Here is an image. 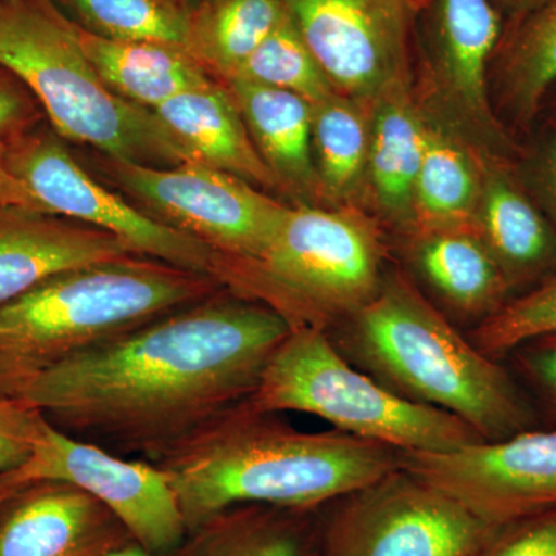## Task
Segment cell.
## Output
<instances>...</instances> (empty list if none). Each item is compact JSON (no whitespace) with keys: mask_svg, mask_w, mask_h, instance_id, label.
Returning a JSON list of instances; mask_svg holds the SVG:
<instances>
[{"mask_svg":"<svg viewBox=\"0 0 556 556\" xmlns=\"http://www.w3.org/2000/svg\"><path fill=\"white\" fill-rule=\"evenodd\" d=\"M42 413L20 399H0V473L22 466L31 455Z\"/></svg>","mask_w":556,"mask_h":556,"instance_id":"cell-33","label":"cell"},{"mask_svg":"<svg viewBox=\"0 0 556 556\" xmlns=\"http://www.w3.org/2000/svg\"><path fill=\"white\" fill-rule=\"evenodd\" d=\"M327 334L348 362L380 386L459 417L484 441L536 427L535 407L519 380L401 270H387L371 302Z\"/></svg>","mask_w":556,"mask_h":556,"instance_id":"cell-3","label":"cell"},{"mask_svg":"<svg viewBox=\"0 0 556 556\" xmlns=\"http://www.w3.org/2000/svg\"><path fill=\"white\" fill-rule=\"evenodd\" d=\"M386 243L354 206H289L265 254L229 258L226 288L281 314L292 328L331 331L378 294Z\"/></svg>","mask_w":556,"mask_h":556,"instance_id":"cell-6","label":"cell"},{"mask_svg":"<svg viewBox=\"0 0 556 556\" xmlns=\"http://www.w3.org/2000/svg\"><path fill=\"white\" fill-rule=\"evenodd\" d=\"M336 93L371 108L412 80L417 13L408 0H283Z\"/></svg>","mask_w":556,"mask_h":556,"instance_id":"cell-13","label":"cell"},{"mask_svg":"<svg viewBox=\"0 0 556 556\" xmlns=\"http://www.w3.org/2000/svg\"><path fill=\"white\" fill-rule=\"evenodd\" d=\"M547 334H556V276L508 300L468 338L486 356L503 361L515 348Z\"/></svg>","mask_w":556,"mask_h":556,"instance_id":"cell-30","label":"cell"},{"mask_svg":"<svg viewBox=\"0 0 556 556\" xmlns=\"http://www.w3.org/2000/svg\"><path fill=\"white\" fill-rule=\"evenodd\" d=\"M3 149L5 144L0 146V207L22 206L46 212L27 186L11 174L3 160Z\"/></svg>","mask_w":556,"mask_h":556,"instance_id":"cell-36","label":"cell"},{"mask_svg":"<svg viewBox=\"0 0 556 556\" xmlns=\"http://www.w3.org/2000/svg\"><path fill=\"white\" fill-rule=\"evenodd\" d=\"M497 105L517 124H529L556 83V0L504 28L492 65Z\"/></svg>","mask_w":556,"mask_h":556,"instance_id":"cell-25","label":"cell"},{"mask_svg":"<svg viewBox=\"0 0 556 556\" xmlns=\"http://www.w3.org/2000/svg\"><path fill=\"white\" fill-rule=\"evenodd\" d=\"M260 156L294 206H324L313 156V105L289 91L226 80Z\"/></svg>","mask_w":556,"mask_h":556,"instance_id":"cell-19","label":"cell"},{"mask_svg":"<svg viewBox=\"0 0 556 556\" xmlns=\"http://www.w3.org/2000/svg\"><path fill=\"white\" fill-rule=\"evenodd\" d=\"M409 5H412V9L416 11L417 14L420 13V11L424 10V7L427 5L428 0H408Z\"/></svg>","mask_w":556,"mask_h":556,"instance_id":"cell-39","label":"cell"},{"mask_svg":"<svg viewBox=\"0 0 556 556\" xmlns=\"http://www.w3.org/2000/svg\"><path fill=\"white\" fill-rule=\"evenodd\" d=\"M131 541L112 510L68 482H31L0 504V556H109Z\"/></svg>","mask_w":556,"mask_h":556,"instance_id":"cell-15","label":"cell"},{"mask_svg":"<svg viewBox=\"0 0 556 556\" xmlns=\"http://www.w3.org/2000/svg\"><path fill=\"white\" fill-rule=\"evenodd\" d=\"M105 170L153 218L230 260L262 257L289 207L244 179L197 161L153 167L105 159Z\"/></svg>","mask_w":556,"mask_h":556,"instance_id":"cell-10","label":"cell"},{"mask_svg":"<svg viewBox=\"0 0 556 556\" xmlns=\"http://www.w3.org/2000/svg\"><path fill=\"white\" fill-rule=\"evenodd\" d=\"M135 254L112 233L30 207H0V305L65 270Z\"/></svg>","mask_w":556,"mask_h":556,"instance_id":"cell-16","label":"cell"},{"mask_svg":"<svg viewBox=\"0 0 556 556\" xmlns=\"http://www.w3.org/2000/svg\"><path fill=\"white\" fill-rule=\"evenodd\" d=\"M477 556H556V508L497 526Z\"/></svg>","mask_w":556,"mask_h":556,"instance_id":"cell-31","label":"cell"},{"mask_svg":"<svg viewBox=\"0 0 556 556\" xmlns=\"http://www.w3.org/2000/svg\"><path fill=\"white\" fill-rule=\"evenodd\" d=\"M371 108L342 94L313 105V156L324 203L354 206L367 182Z\"/></svg>","mask_w":556,"mask_h":556,"instance_id":"cell-26","label":"cell"},{"mask_svg":"<svg viewBox=\"0 0 556 556\" xmlns=\"http://www.w3.org/2000/svg\"><path fill=\"white\" fill-rule=\"evenodd\" d=\"M79 31L83 49L105 86L150 112L178 94L217 80L185 47L102 39L83 28Z\"/></svg>","mask_w":556,"mask_h":556,"instance_id":"cell-23","label":"cell"},{"mask_svg":"<svg viewBox=\"0 0 556 556\" xmlns=\"http://www.w3.org/2000/svg\"><path fill=\"white\" fill-rule=\"evenodd\" d=\"M291 329L225 288L50 369L20 401L70 437L159 464L254 394Z\"/></svg>","mask_w":556,"mask_h":556,"instance_id":"cell-1","label":"cell"},{"mask_svg":"<svg viewBox=\"0 0 556 556\" xmlns=\"http://www.w3.org/2000/svg\"><path fill=\"white\" fill-rule=\"evenodd\" d=\"M189 161L206 164L262 190H278L239 105L225 83L186 91L153 110Z\"/></svg>","mask_w":556,"mask_h":556,"instance_id":"cell-20","label":"cell"},{"mask_svg":"<svg viewBox=\"0 0 556 556\" xmlns=\"http://www.w3.org/2000/svg\"><path fill=\"white\" fill-rule=\"evenodd\" d=\"M518 175L556 230V135L538 142Z\"/></svg>","mask_w":556,"mask_h":556,"instance_id":"cell-35","label":"cell"},{"mask_svg":"<svg viewBox=\"0 0 556 556\" xmlns=\"http://www.w3.org/2000/svg\"><path fill=\"white\" fill-rule=\"evenodd\" d=\"M31 90L11 70L0 65V146L46 123Z\"/></svg>","mask_w":556,"mask_h":556,"instance_id":"cell-34","label":"cell"},{"mask_svg":"<svg viewBox=\"0 0 556 556\" xmlns=\"http://www.w3.org/2000/svg\"><path fill=\"white\" fill-rule=\"evenodd\" d=\"M473 232L514 292L529 291L556 276V230L508 160L485 155Z\"/></svg>","mask_w":556,"mask_h":556,"instance_id":"cell-17","label":"cell"},{"mask_svg":"<svg viewBox=\"0 0 556 556\" xmlns=\"http://www.w3.org/2000/svg\"><path fill=\"white\" fill-rule=\"evenodd\" d=\"M422 54L430 83L428 112L485 155L510 160L517 152L490 93L492 65L504 35V16L492 0H428Z\"/></svg>","mask_w":556,"mask_h":556,"instance_id":"cell-12","label":"cell"},{"mask_svg":"<svg viewBox=\"0 0 556 556\" xmlns=\"http://www.w3.org/2000/svg\"><path fill=\"white\" fill-rule=\"evenodd\" d=\"M407 239L413 268L452 314L473 321V328L515 298L503 270L473 230H445Z\"/></svg>","mask_w":556,"mask_h":556,"instance_id":"cell-21","label":"cell"},{"mask_svg":"<svg viewBox=\"0 0 556 556\" xmlns=\"http://www.w3.org/2000/svg\"><path fill=\"white\" fill-rule=\"evenodd\" d=\"M287 14L283 0H203L190 10L188 50L226 83Z\"/></svg>","mask_w":556,"mask_h":556,"instance_id":"cell-27","label":"cell"},{"mask_svg":"<svg viewBox=\"0 0 556 556\" xmlns=\"http://www.w3.org/2000/svg\"><path fill=\"white\" fill-rule=\"evenodd\" d=\"M496 9L503 16H507L508 22H517L529 14L530 11L538 9L544 0H492Z\"/></svg>","mask_w":556,"mask_h":556,"instance_id":"cell-37","label":"cell"},{"mask_svg":"<svg viewBox=\"0 0 556 556\" xmlns=\"http://www.w3.org/2000/svg\"><path fill=\"white\" fill-rule=\"evenodd\" d=\"M248 401L263 412L320 417L334 430L399 452L445 453L484 441L459 417L380 386L316 328L289 331Z\"/></svg>","mask_w":556,"mask_h":556,"instance_id":"cell-7","label":"cell"},{"mask_svg":"<svg viewBox=\"0 0 556 556\" xmlns=\"http://www.w3.org/2000/svg\"><path fill=\"white\" fill-rule=\"evenodd\" d=\"M3 160L47 214L104 230L135 254L214 278L225 287L229 258L101 185L47 121L7 142Z\"/></svg>","mask_w":556,"mask_h":556,"instance_id":"cell-9","label":"cell"},{"mask_svg":"<svg viewBox=\"0 0 556 556\" xmlns=\"http://www.w3.org/2000/svg\"><path fill=\"white\" fill-rule=\"evenodd\" d=\"M11 492H0V504L3 503V500H5L7 496L10 495Z\"/></svg>","mask_w":556,"mask_h":556,"instance_id":"cell-41","label":"cell"},{"mask_svg":"<svg viewBox=\"0 0 556 556\" xmlns=\"http://www.w3.org/2000/svg\"><path fill=\"white\" fill-rule=\"evenodd\" d=\"M188 530L243 504L318 508L401 467V452L342 431L306 433L249 401L156 464Z\"/></svg>","mask_w":556,"mask_h":556,"instance_id":"cell-2","label":"cell"},{"mask_svg":"<svg viewBox=\"0 0 556 556\" xmlns=\"http://www.w3.org/2000/svg\"><path fill=\"white\" fill-rule=\"evenodd\" d=\"M98 38L164 42L188 49L190 10L182 0H54Z\"/></svg>","mask_w":556,"mask_h":556,"instance_id":"cell-28","label":"cell"},{"mask_svg":"<svg viewBox=\"0 0 556 556\" xmlns=\"http://www.w3.org/2000/svg\"><path fill=\"white\" fill-rule=\"evenodd\" d=\"M230 79L249 80L289 91L308 101L311 105L336 93L288 11L280 24Z\"/></svg>","mask_w":556,"mask_h":556,"instance_id":"cell-29","label":"cell"},{"mask_svg":"<svg viewBox=\"0 0 556 556\" xmlns=\"http://www.w3.org/2000/svg\"><path fill=\"white\" fill-rule=\"evenodd\" d=\"M0 65L31 90L64 141L153 167L189 161L155 113L105 86L80 31L54 0H0Z\"/></svg>","mask_w":556,"mask_h":556,"instance_id":"cell-5","label":"cell"},{"mask_svg":"<svg viewBox=\"0 0 556 556\" xmlns=\"http://www.w3.org/2000/svg\"><path fill=\"white\" fill-rule=\"evenodd\" d=\"M109 556H181L179 555V548L177 551L172 552V554H155V552H150L148 548L139 546L137 541H131V543L127 544V546L118 548V551L113 552Z\"/></svg>","mask_w":556,"mask_h":556,"instance_id":"cell-38","label":"cell"},{"mask_svg":"<svg viewBox=\"0 0 556 556\" xmlns=\"http://www.w3.org/2000/svg\"><path fill=\"white\" fill-rule=\"evenodd\" d=\"M426 113V150L407 237L473 230L484 186L485 153L427 109Z\"/></svg>","mask_w":556,"mask_h":556,"instance_id":"cell-22","label":"cell"},{"mask_svg":"<svg viewBox=\"0 0 556 556\" xmlns=\"http://www.w3.org/2000/svg\"><path fill=\"white\" fill-rule=\"evenodd\" d=\"M525 390L556 419V334L541 336L515 348L507 356ZM506 357V358H507Z\"/></svg>","mask_w":556,"mask_h":556,"instance_id":"cell-32","label":"cell"},{"mask_svg":"<svg viewBox=\"0 0 556 556\" xmlns=\"http://www.w3.org/2000/svg\"><path fill=\"white\" fill-rule=\"evenodd\" d=\"M318 508L268 504L226 508L190 530L179 555L316 556Z\"/></svg>","mask_w":556,"mask_h":556,"instance_id":"cell-24","label":"cell"},{"mask_svg":"<svg viewBox=\"0 0 556 556\" xmlns=\"http://www.w3.org/2000/svg\"><path fill=\"white\" fill-rule=\"evenodd\" d=\"M225 289L217 280L129 255L47 278L0 305V399L72 358Z\"/></svg>","mask_w":556,"mask_h":556,"instance_id":"cell-4","label":"cell"},{"mask_svg":"<svg viewBox=\"0 0 556 556\" xmlns=\"http://www.w3.org/2000/svg\"><path fill=\"white\" fill-rule=\"evenodd\" d=\"M401 467L490 525L556 508V427L453 452H401Z\"/></svg>","mask_w":556,"mask_h":556,"instance_id":"cell-14","label":"cell"},{"mask_svg":"<svg viewBox=\"0 0 556 556\" xmlns=\"http://www.w3.org/2000/svg\"><path fill=\"white\" fill-rule=\"evenodd\" d=\"M496 529L399 467L318 508L316 556H477Z\"/></svg>","mask_w":556,"mask_h":556,"instance_id":"cell-8","label":"cell"},{"mask_svg":"<svg viewBox=\"0 0 556 556\" xmlns=\"http://www.w3.org/2000/svg\"><path fill=\"white\" fill-rule=\"evenodd\" d=\"M182 2H185L186 5H188L189 10H192L195 9V7L199 5V3L203 2V0H182Z\"/></svg>","mask_w":556,"mask_h":556,"instance_id":"cell-40","label":"cell"},{"mask_svg":"<svg viewBox=\"0 0 556 556\" xmlns=\"http://www.w3.org/2000/svg\"><path fill=\"white\" fill-rule=\"evenodd\" d=\"M38 481L68 482L97 497L155 554H172L188 538V526L166 473L156 464L115 455L61 431L42 415L31 455L0 473V492Z\"/></svg>","mask_w":556,"mask_h":556,"instance_id":"cell-11","label":"cell"},{"mask_svg":"<svg viewBox=\"0 0 556 556\" xmlns=\"http://www.w3.org/2000/svg\"><path fill=\"white\" fill-rule=\"evenodd\" d=\"M427 113L409 83L371 105V139L364 197L390 228L409 236L413 197L426 150Z\"/></svg>","mask_w":556,"mask_h":556,"instance_id":"cell-18","label":"cell"}]
</instances>
